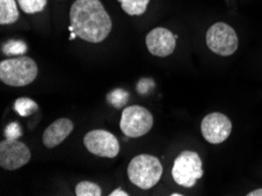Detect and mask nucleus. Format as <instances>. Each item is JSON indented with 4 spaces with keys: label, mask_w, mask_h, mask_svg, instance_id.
Here are the masks:
<instances>
[{
    "label": "nucleus",
    "mask_w": 262,
    "mask_h": 196,
    "mask_svg": "<svg viewBox=\"0 0 262 196\" xmlns=\"http://www.w3.org/2000/svg\"><path fill=\"white\" fill-rule=\"evenodd\" d=\"M69 30L85 41H104L112 31V20L100 0H75L70 10Z\"/></svg>",
    "instance_id": "f257e3e1"
},
{
    "label": "nucleus",
    "mask_w": 262,
    "mask_h": 196,
    "mask_svg": "<svg viewBox=\"0 0 262 196\" xmlns=\"http://www.w3.org/2000/svg\"><path fill=\"white\" fill-rule=\"evenodd\" d=\"M129 181L140 189L148 190L160 181L162 166L160 160L148 154L133 158L127 167Z\"/></svg>",
    "instance_id": "f03ea898"
},
{
    "label": "nucleus",
    "mask_w": 262,
    "mask_h": 196,
    "mask_svg": "<svg viewBox=\"0 0 262 196\" xmlns=\"http://www.w3.org/2000/svg\"><path fill=\"white\" fill-rule=\"evenodd\" d=\"M38 75V66L29 57L12 58L0 62V80L7 86L24 87L33 82Z\"/></svg>",
    "instance_id": "7ed1b4c3"
},
{
    "label": "nucleus",
    "mask_w": 262,
    "mask_h": 196,
    "mask_svg": "<svg viewBox=\"0 0 262 196\" xmlns=\"http://www.w3.org/2000/svg\"><path fill=\"white\" fill-rule=\"evenodd\" d=\"M202 161L198 153L192 150H185L174 160L172 177L177 185L192 188L196 181L202 178Z\"/></svg>",
    "instance_id": "20e7f679"
},
{
    "label": "nucleus",
    "mask_w": 262,
    "mask_h": 196,
    "mask_svg": "<svg viewBox=\"0 0 262 196\" xmlns=\"http://www.w3.org/2000/svg\"><path fill=\"white\" fill-rule=\"evenodd\" d=\"M206 43L213 53L221 57H229L236 52L239 39L233 27L225 23H216L208 29Z\"/></svg>",
    "instance_id": "39448f33"
},
{
    "label": "nucleus",
    "mask_w": 262,
    "mask_h": 196,
    "mask_svg": "<svg viewBox=\"0 0 262 196\" xmlns=\"http://www.w3.org/2000/svg\"><path fill=\"white\" fill-rule=\"evenodd\" d=\"M153 127V115L145 107L129 106L122 111L120 129L126 137H144Z\"/></svg>",
    "instance_id": "423d86ee"
},
{
    "label": "nucleus",
    "mask_w": 262,
    "mask_h": 196,
    "mask_svg": "<svg viewBox=\"0 0 262 196\" xmlns=\"http://www.w3.org/2000/svg\"><path fill=\"white\" fill-rule=\"evenodd\" d=\"M31 159V151L18 139L6 138L0 142V166L5 170H15L25 166Z\"/></svg>",
    "instance_id": "0eeeda50"
},
{
    "label": "nucleus",
    "mask_w": 262,
    "mask_h": 196,
    "mask_svg": "<svg viewBox=\"0 0 262 196\" xmlns=\"http://www.w3.org/2000/svg\"><path fill=\"white\" fill-rule=\"evenodd\" d=\"M84 145L90 153L101 158H116L120 151L118 139L104 129L89 132L84 138Z\"/></svg>",
    "instance_id": "6e6552de"
},
{
    "label": "nucleus",
    "mask_w": 262,
    "mask_h": 196,
    "mask_svg": "<svg viewBox=\"0 0 262 196\" xmlns=\"http://www.w3.org/2000/svg\"><path fill=\"white\" fill-rule=\"evenodd\" d=\"M232 122L222 113H210L202 119L201 134L206 141L219 145L226 141L232 133Z\"/></svg>",
    "instance_id": "1a4fd4ad"
},
{
    "label": "nucleus",
    "mask_w": 262,
    "mask_h": 196,
    "mask_svg": "<svg viewBox=\"0 0 262 196\" xmlns=\"http://www.w3.org/2000/svg\"><path fill=\"white\" fill-rule=\"evenodd\" d=\"M146 46L150 54L159 58H166L176 50L177 38L165 27H157L146 35Z\"/></svg>",
    "instance_id": "9d476101"
},
{
    "label": "nucleus",
    "mask_w": 262,
    "mask_h": 196,
    "mask_svg": "<svg viewBox=\"0 0 262 196\" xmlns=\"http://www.w3.org/2000/svg\"><path fill=\"white\" fill-rule=\"evenodd\" d=\"M74 125L70 119L61 118L55 120L46 128L42 134V143L47 148H54L60 145L73 132Z\"/></svg>",
    "instance_id": "9b49d317"
},
{
    "label": "nucleus",
    "mask_w": 262,
    "mask_h": 196,
    "mask_svg": "<svg viewBox=\"0 0 262 196\" xmlns=\"http://www.w3.org/2000/svg\"><path fill=\"white\" fill-rule=\"evenodd\" d=\"M19 19V11L15 0H0V24L11 25Z\"/></svg>",
    "instance_id": "f8f14e48"
},
{
    "label": "nucleus",
    "mask_w": 262,
    "mask_h": 196,
    "mask_svg": "<svg viewBox=\"0 0 262 196\" xmlns=\"http://www.w3.org/2000/svg\"><path fill=\"white\" fill-rule=\"evenodd\" d=\"M127 14L129 15H141L144 14L149 0H118Z\"/></svg>",
    "instance_id": "ddd939ff"
},
{
    "label": "nucleus",
    "mask_w": 262,
    "mask_h": 196,
    "mask_svg": "<svg viewBox=\"0 0 262 196\" xmlns=\"http://www.w3.org/2000/svg\"><path fill=\"white\" fill-rule=\"evenodd\" d=\"M14 111L23 118L30 117L38 111L37 102L30 98H19L14 102Z\"/></svg>",
    "instance_id": "4468645a"
},
{
    "label": "nucleus",
    "mask_w": 262,
    "mask_h": 196,
    "mask_svg": "<svg viewBox=\"0 0 262 196\" xmlns=\"http://www.w3.org/2000/svg\"><path fill=\"white\" fill-rule=\"evenodd\" d=\"M75 195L77 196H101L102 190L97 183L90 181L79 182L75 187Z\"/></svg>",
    "instance_id": "2eb2a0df"
},
{
    "label": "nucleus",
    "mask_w": 262,
    "mask_h": 196,
    "mask_svg": "<svg viewBox=\"0 0 262 196\" xmlns=\"http://www.w3.org/2000/svg\"><path fill=\"white\" fill-rule=\"evenodd\" d=\"M20 9L27 14H34L45 9L47 0H17Z\"/></svg>",
    "instance_id": "dca6fc26"
},
{
    "label": "nucleus",
    "mask_w": 262,
    "mask_h": 196,
    "mask_svg": "<svg viewBox=\"0 0 262 196\" xmlns=\"http://www.w3.org/2000/svg\"><path fill=\"white\" fill-rule=\"evenodd\" d=\"M129 99V93L128 92H126L124 90H114L113 92H111V93L107 94V101L111 106H113L114 108H121L124 107L127 101H128Z\"/></svg>",
    "instance_id": "f3484780"
},
{
    "label": "nucleus",
    "mask_w": 262,
    "mask_h": 196,
    "mask_svg": "<svg viewBox=\"0 0 262 196\" xmlns=\"http://www.w3.org/2000/svg\"><path fill=\"white\" fill-rule=\"evenodd\" d=\"M2 51L6 55H23L27 51V46L20 40H9L6 43H4Z\"/></svg>",
    "instance_id": "a211bd4d"
},
{
    "label": "nucleus",
    "mask_w": 262,
    "mask_h": 196,
    "mask_svg": "<svg viewBox=\"0 0 262 196\" xmlns=\"http://www.w3.org/2000/svg\"><path fill=\"white\" fill-rule=\"evenodd\" d=\"M5 135L9 139H19L23 135L21 127L18 122H11L5 128Z\"/></svg>",
    "instance_id": "6ab92c4d"
},
{
    "label": "nucleus",
    "mask_w": 262,
    "mask_h": 196,
    "mask_svg": "<svg viewBox=\"0 0 262 196\" xmlns=\"http://www.w3.org/2000/svg\"><path fill=\"white\" fill-rule=\"evenodd\" d=\"M153 86H154V82H153L152 79H141L138 83L137 89H138L139 93L146 94V93H148L149 90L152 89Z\"/></svg>",
    "instance_id": "aec40b11"
},
{
    "label": "nucleus",
    "mask_w": 262,
    "mask_h": 196,
    "mask_svg": "<svg viewBox=\"0 0 262 196\" xmlns=\"http://www.w3.org/2000/svg\"><path fill=\"white\" fill-rule=\"evenodd\" d=\"M129 194H127L126 191H124L122 189H120V188H119V189H116V190H113L112 193L110 194V196H128Z\"/></svg>",
    "instance_id": "412c9836"
},
{
    "label": "nucleus",
    "mask_w": 262,
    "mask_h": 196,
    "mask_svg": "<svg viewBox=\"0 0 262 196\" xmlns=\"http://www.w3.org/2000/svg\"><path fill=\"white\" fill-rule=\"evenodd\" d=\"M247 196H262V188H260V189L252 190L251 193L247 194Z\"/></svg>",
    "instance_id": "4be33fe9"
},
{
    "label": "nucleus",
    "mask_w": 262,
    "mask_h": 196,
    "mask_svg": "<svg viewBox=\"0 0 262 196\" xmlns=\"http://www.w3.org/2000/svg\"><path fill=\"white\" fill-rule=\"evenodd\" d=\"M172 196H181V194H179V193H174V194H172Z\"/></svg>",
    "instance_id": "5701e85b"
}]
</instances>
